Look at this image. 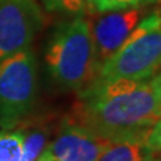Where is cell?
<instances>
[{
  "label": "cell",
  "instance_id": "obj_3",
  "mask_svg": "<svg viewBox=\"0 0 161 161\" xmlns=\"http://www.w3.org/2000/svg\"><path fill=\"white\" fill-rule=\"evenodd\" d=\"M38 93V67L31 47L0 59V129L28 118Z\"/></svg>",
  "mask_w": 161,
  "mask_h": 161
},
{
  "label": "cell",
  "instance_id": "obj_7",
  "mask_svg": "<svg viewBox=\"0 0 161 161\" xmlns=\"http://www.w3.org/2000/svg\"><path fill=\"white\" fill-rule=\"evenodd\" d=\"M142 12V7L102 12L95 22L90 23L95 57L99 66L122 47L136 26L141 22Z\"/></svg>",
  "mask_w": 161,
  "mask_h": 161
},
{
  "label": "cell",
  "instance_id": "obj_12",
  "mask_svg": "<svg viewBox=\"0 0 161 161\" xmlns=\"http://www.w3.org/2000/svg\"><path fill=\"white\" fill-rule=\"evenodd\" d=\"M156 0H92V6L98 12H110L119 9H129L134 7H144Z\"/></svg>",
  "mask_w": 161,
  "mask_h": 161
},
{
  "label": "cell",
  "instance_id": "obj_5",
  "mask_svg": "<svg viewBox=\"0 0 161 161\" xmlns=\"http://www.w3.org/2000/svg\"><path fill=\"white\" fill-rule=\"evenodd\" d=\"M42 26L36 0H0V59L31 47Z\"/></svg>",
  "mask_w": 161,
  "mask_h": 161
},
{
  "label": "cell",
  "instance_id": "obj_15",
  "mask_svg": "<svg viewBox=\"0 0 161 161\" xmlns=\"http://www.w3.org/2000/svg\"><path fill=\"white\" fill-rule=\"evenodd\" d=\"M87 3L90 4V6H92V0H87Z\"/></svg>",
  "mask_w": 161,
  "mask_h": 161
},
{
  "label": "cell",
  "instance_id": "obj_10",
  "mask_svg": "<svg viewBox=\"0 0 161 161\" xmlns=\"http://www.w3.org/2000/svg\"><path fill=\"white\" fill-rule=\"evenodd\" d=\"M23 136L19 129L0 130V161H20Z\"/></svg>",
  "mask_w": 161,
  "mask_h": 161
},
{
  "label": "cell",
  "instance_id": "obj_2",
  "mask_svg": "<svg viewBox=\"0 0 161 161\" xmlns=\"http://www.w3.org/2000/svg\"><path fill=\"white\" fill-rule=\"evenodd\" d=\"M46 63L51 78L64 90L79 93L97 79L99 64L86 18L77 15L57 27L47 44Z\"/></svg>",
  "mask_w": 161,
  "mask_h": 161
},
{
  "label": "cell",
  "instance_id": "obj_14",
  "mask_svg": "<svg viewBox=\"0 0 161 161\" xmlns=\"http://www.w3.org/2000/svg\"><path fill=\"white\" fill-rule=\"evenodd\" d=\"M141 161H161V154L152 152V153L148 154L147 157H145L144 160H141Z\"/></svg>",
  "mask_w": 161,
  "mask_h": 161
},
{
  "label": "cell",
  "instance_id": "obj_11",
  "mask_svg": "<svg viewBox=\"0 0 161 161\" xmlns=\"http://www.w3.org/2000/svg\"><path fill=\"white\" fill-rule=\"evenodd\" d=\"M48 12L80 15L85 9V0H39Z\"/></svg>",
  "mask_w": 161,
  "mask_h": 161
},
{
  "label": "cell",
  "instance_id": "obj_4",
  "mask_svg": "<svg viewBox=\"0 0 161 161\" xmlns=\"http://www.w3.org/2000/svg\"><path fill=\"white\" fill-rule=\"evenodd\" d=\"M161 71V28L142 35L130 34L117 53L99 66L95 80H148Z\"/></svg>",
  "mask_w": 161,
  "mask_h": 161
},
{
  "label": "cell",
  "instance_id": "obj_6",
  "mask_svg": "<svg viewBox=\"0 0 161 161\" xmlns=\"http://www.w3.org/2000/svg\"><path fill=\"white\" fill-rule=\"evenodd\" d=\"M109 142L64 117L36 161H97Z\"/></svg>",
  "mask_w": 161,
  "mask_h": 161
},
{
  "label": "cell",
  "instance_id": "obj_13",
  "mask_svg": "<svg viewBox=\"0 0 161 161\" xmlns=\"http://www.w3.org/2000/svg\"><path fill=\"white\" fill-rule=\"evenodd\" d=\"M149 86L153 90V93L156 94L160 101H161V71H158L157 74H154L149 80Z\"/></svg>",
  "mask_w": 161,
  "mask_h": 161
},
{
  "label": "cell",
  "instance_id": "obj_1",
  "mask_svg": "<svg viewBox=\"0 0 161 161\" xmlns=\"http://www.w3.org/2000/svg\"><path fill=\"white\" fill-rule=\"evenodd\" d=\"M67 118L108 141L148 137L161 119V101L148 80H94L78 93Z\"/></svg>",
  "mask_w": 161,
  "mask_h": 161
},
{
  "label": "cell",
  "instance_id": "obj_9",
  "mask_svg": "<svg viewBox=\"0 0 161 161\" xmlns=\"http://www.w3.org/2000/svg\"><path fill=\"white\" fill-rule=\"evenodd\" d=\"M148 137H129L110 141L97 161H141L152 153L147 145Z\"/></svg>",
  "mask_w": 161,
  "mask_h": 161
},
{
  "label": "cell",
  "instance_id": "obj_8",
  "mask_svg": "<svg viewBox=\"0 0 161 161\" xmlns=\"http://www.w3.org/2000/svg\"><path fill=\"white\" fill-rule=\"evenodd\" d=\"M16 128L23 136L20 161H36L51 140V122L47 118H40L32 122L24 119Z\"/></svg>",
  "mask_w": 161,
  "mask_h": 161
}]
</instances>
